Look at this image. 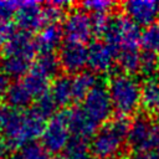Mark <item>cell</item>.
Masks as SVG:
<instances>
[{"label": "cell", "mask_w": 159, "mask_h": 159, "mask_svg": "<svg viewBox=\"0 0 159 159\" xmlns=\"http://www.w3.org/2000/svg\"><path fill=\"white\" fill-rule=\"evenodd\" d=\"M124 15L137 26L148 27L159 19V1L130 0L122 4Z\"/></svg>", "instance_id": "cell-9"}, {"label": "cell", "mask_w": 159, "mask_h": 159, "mask_svg": "<svg viewBox=\"0 0 159 159\" xmlns=\"http://www.w3.org/2000/svg\"><path fill=\"white\" fill-rule=\"evenodd\" d=\"M127 159H158V154L153 152H134Z\"/></svg>", "instance_id": "cell-36"}, {"label": "cell", "mask_w": 159, "mask_h": 159, "mask_svg": "<svg viewBox=\"0 0 159 159\" xmlns=\"http://www.w3.org/2000/svg\"><path fill=\"white\" fill-rule=\"evenodd\" d=\"M96 75L91 71H82L72 77V88L75 101H83V98L97 86Z\"/></svg>", "instance_id": "cell-20"}, {"label": "cell", "mask_w": 159, "mask_h": 159, "mask_svg": "<svg viewBox=\"0 0 159 159\" xmlns=\"http://www.w3.org/2000/svg\"><path fill=\"white\" fill-rule=\"evenodd\" d=\"M129 122L119 116L103 124L93 135L89 150L97 159H117L124 149L128 138Z\"/></svg>", "instance_id": "cell-1"}, {"label": "cell", "mask_w": 159, "mask_h": 159, "mask_svg": "<svg viewBox=\"0 0 159 159\" xmlns=\"http://www.w3.org/2000/svg\"><path fill=\"white\" fill-rule=\"evenodd\" d=\"M62 31L67 41L84 43L94 34L92 16H89L83 9L72 10L63 20Z\"/></svg>", "instance_id": "cell-8"}, {"label": "cell", "mask_w": 159, "mask_h": 159, "mask_svg": "<svg viewBox=\"0 0 159 159\" xmlns=\"http://www.w3.org/2000/svg\"><path fill=\"white\" fill-rule=\"evenodd\" d=\"M21 159H51L47 149L39 143H30L21 149Z\"/></svg>", "instance_id": "cell-28"}, {"label": "cell", "mask_w": 159, "mask_h": 159, "mask_svg": "<svg viewBox=\"0 0 159 159\" xmlns=\"http://www.w3.org/2000/svg\"><path fill=\"white\" fill-rule=\"evenodd\" d=\"M103 36L104 42L112 46L117 52L124 48H137L142 40L139 26L123 15H116L109 19Z\"/></svg>", "instance_id": "cell-4"}, {"label": "cell", "mask_w": 159, "mask_h": 159, "mask_svg": "<svg viewBox=\"0 0 159 159\" xmlns=\"http://www.w3.org/2000/svg\"><path fill=\"white\" fill-rule=\"evenodd\" d=\"M5 99L10 108H12L15 111H22L24 108L30 106L34 97L30 93V91L26 88L24 82L19 81V82L11 83V86L5 96Z\"/></svg>", "instance_id": "cell-18"}, {"label": "cell", "mask_w": 159, "mask_h": 159, "mask_svg": "<svg viewBox=\"0 0 159 159\" xmlns=\"http://www.w3.org/2000/svg\"><path fill=\"white\" fill-rule=\"evenodd\" d=\"M16 34L15 26L10 20L0 21V47L7 43V41Z\"/></svg>", "instance_id": "cell-32"}, {"label": "cell", "mask_w": 159, "mask_h": 159, "mask_svg": "<svg viewBox=\"0 0 159 159\" xmlns=\"http://www.w3.org/2000/svg\"><path fill=\"white\" fill-rule=\"evenodd\" d=\"M139 72L148 78H153L159 72V56L150 52L142 53Z\"/></svg>", "instance_id": "cell-27"}, {"label": "cell", "mask_w": 159, "mask_h": 159, "mask_svg": "<svg viewBox=\"0 0 159 159\" xmlns=\"http://www.w3.org/2000/svg\"><path fill=\"white\" fill-rule=\"evenodd\" d=\"M15 22L24 32L40 31L46 25L43 7L36 1H21L15 12Z\"/></svg>", "instance_id": "cell-11"}, {"label": "cell", "mask_w": 159, "mask_h": 159, "mask_svg": "<svg viewBox=\"0 0 159 159\" xmlns=\"http://www.w3.org/2000/svg\"><path fill=\"white\" fill-rule=\"evenodd\" d=\"M88 149H89V144L87 139L73 137L66 150H67V155H70L71 158H78L82 155H87Z\"/></svg>", "instance_id": "cell-30"}, {"label": "cell", "mask_w": 159, "mask_h": 159, "mask_svg": "<svg viewBox=\"0 0 159 159\" xmlns=\"http://www.w3.org/2000/svg\"><path fill=\"white\" fill-rule=\"evenodd\" d=\"M116 2L109 0H87L81 4L82 9L84 11H91L93 15L96 14H108L113 7Z\"/></svg>", "instance_id": "cell-29"}, {"label": "cell", "mask_w": 159, "mask_h": 159, "mask_svg": "<svg viewBox=\"0 0 159 159\" xmlns=\"http://www.w3.org/2000/svg\"><path fill=\"white\" fill-rule=\"evenodd\" d=\"M127 142L135 152L159 149V123L147 116L135 117L129 124Z\"/></svg>", "instance_id": "cell-5"}, {"label": "cell", "mask_w": 159, "mask_h": 159, "mask_svg": "<svg viewBox=\"0 0 159 159\" xmlns=\"http://www.w3.org/2000/svg\"><path fill=\"white\" fill-rule=\"evenodd\" d=\"M68 125L73 137L88 139L89 137L97 133V125L86 116L81 107H75L70 111H66Z\"/></svg>", "instance_id": "cell-14"}, {"label": "cell", "mask_w": 159, "mask_h": 159, "mask_svg": "<svg viewBox=\"0 0 159 159\" xmlns=\"http://www.w3.org/2000/svg\"><path fill=\"white\" fill-rule=\"evenodd\" d=\"M63 37L62 27L58 25H45L37 34L35 39L36 50L40 53H53V51L60 47Z\"/></svg>", "instance_id": "cell-15"}, {"label": "cell", "mask_w": 159, "mask_h": 159, "mask_svg": "<svg viewBox=\"0 0 159 159\" xmlns=\"http://www.w3.org/2000/svg\"><path fill=\"white\" fill-rule=\"evenodd\" d=\"M56 108H57V104H56L55 99L52 98L51 93L47 92V93L40 96V97L36 99V102H35L32 109H34L39 116H41L42 118L46 119V118H51V117L55 116Z\"/></svg>", "instance_id": "cell-26"}, {"label": "cell", "mask_w": 159, "mask_h": 159, "mask_svg": "<svg viewBox=\"0 0 159 159\" xmlns=\"http://www.w3.org/2000/svg\"><path fill=\"white\" fill-rule=\"evenodd\" d=\"M9 148H10V147H9L7 142H6V139L0 135V159H2V158L7 154Z\"/></svg>", "instance_id": "cell-37"}, {"label": "cell", "mask_w": 159, "mask_h": 159, "mask_svg": "<svg viewBox=\"0 0 159 159\" xmlns=\"http://www.w3.org/2000/svg\"><path fill=\"white\" fill-rule=\"evenodd\" d=\"M71 134L72 133L68 125L66 112L56 113L45 124L41 135V144L47 149L50 154H60L61 152L67 149L72 139Z\"/></svg>", "instance_id": "cell-6"}, {"label": "cell", "mask_w": 159, "mask_h": 159, "mask_svg": "<svg viewBox=\"0 0 159 159\" xmlns=\"http://www.w3.org/2000/svg\"><path fill=\"white\" fill-rule=\"evenodd\" d=\"M53 159H72L70 155H67V154H65V155H57L56 158H53Z\"/></svg>", "instance_id": "cell-38"}, {"label": "cell", "mask_w": 159, "mask_h": 159, "mask_svg": "<svg viewBox=\"0 0 159 159\" xmlns=\"http://www.w3.org/2000/svg\"><path fill=\"white\" fill-rule=\"evenodd\" d=\"M31 61L22 58V57H15V56H1L0 60V70L4 71L10 78H19L21 76H26L30 72Z\"/></svg>", "instance_id": "cell-19"}, {"label": "cell", "mask_w": 159, "mask_h": 159, "mask_svg": "<svg viewBox=\"0 0 159 159\" xmlns=\"http://www.w3.org/2000/svg\"><path fill=\"white\" fill-rule=\"evenodd\" d=\"M45 118L31 111H12L9 124L5 129V139L10 148L22 149L30 143L41 138L45 128Z\"/></svg>", "instance_id": "cell-2"}, {"label": "cell", "mask_w": 159, "mask_h": 159, "mask_svg": "<svg viewBox=\"0 0 159 159\" xmlns=\"http://www.w3.org/2000/svg\"><path fill=\"white\" fill-rule=\"evenodd\" d=\"M140 106L148 114H159V81L148 78L142 84Z\"/></svg>", "instance_id": "cell-16"}, {"label": "cell", "mask_w": 159, "mask_h": 159, "mask_svg": "<svg viewBox=\"0 0 159 159\" xmlns=\"http://www.w3.org/2000/svg\"><path fill=\"white\" fill-rule=\"evenodd\" d=\"M70 6L68 1H51L47 2L43 7V16H45V21L46 25H57V22L60 20H62L63 17V12L66 10V7Z\"/></svg>", "instance_id": "cell-25"}, {"label": "cell", "mask_w": 159, "mask_h": 159, "mask_svg": "<svg viewBox=\"0 0 159 159\" xmlns=\"http://www.w3.org/2000/svg\"><path fill=\"white\" fill-rule=\"evenodd\" d=\"M140 43L145 52L159 56V20L143 30Z\"/></svg>", "instance_id": "cell-24"}, {"label": "cell", "mask_w": 159, "mask_h": 159, "mask_svg": "<svg viewBox=\"0 0 159 159\" xmlns=\"http://www.w3.org/2000/svg\"><path fill=\"white\" fill-rule=\"evenodd\" d=\"M72 159H92L91 157H88V154L87 155H82V157H78V158H72Z\"/></svg>", "instance_id": "cell-39"}, {"label": "cell", "mask_w": 159, "mask_h": 159, "mask_svg": "<svg viewBox=\"0 0 159 159\" xmlns=\"http://www.w3.org/2000/svg\"><path fill=\"white\" fill-rule=\"evenodd\" d=\"M58 60L61 67L68 73H80L88 61V47L83 43L67 41L60 48Z\"/></svg>", "instance_id": "cell-12"}, {"label": "cell", "mask_w": 159, "mask_h": 159, "mask_svg": "<svg viewBox=\"0 0 159 159\" xmlns=\"http://www.w3.org/2000/svg\"><path fill=\"white\" fill-rule=\"evenodd\" d=\"M50 93L52 98L55 99L57 106L65 107L68 106L71 102L75 101L73 96V88H72V78L68 76H58L53 81Z\"/></svg>", "instance_id": "cell-17"}, {"label": "cell", "mask_w": 159, "mask_h": 159, "mask_svg": "<svg viewBox=\"0 0 159 159\" xmlns=\"http://www.w3.org/2000/svg\"><path fill=\"white\" fill-rule=\"evenodd\" d=\"M80 107L97 127L102 125L103 123L106 124L113 111L108 89L102 84H97L83 98Z\"/></svg>", "instance_id": "cell-7"}, {"label": "cell", "mask_w": 159, "mask_h": 159, "mask_svg": "<svg viewBox=\"0 0 159 159\" xmlns=\"http://www.w3.org/2000/svg\"><path fill=\"white\" fill-rule=\"evenodd\" d=\"M12 111L14 109L10 107H4V106L0 107V132H5L9 124V120L11 118Z\"/></svg>", "instance_id": "cell-34"}, {"label": "cell", "mask_w": 159, "mask_h": 159, "mask_svg": "<svg viewBox=\"0 0 159 159\" xmlns=\"http://www.w3.org/2000/svg\"><path fill=\"white\" fill-rule=\"evenodd\" d=\"M158 159H159V153H158Z\"/></svg>", "instance_id": "cell-41"}, {"label": "cell", "mask_w": 159, "mask_h": 159, "mask_svg": "<svg viewBox=\"0 0 159 159\" xmlns=\"http://www.w3.org/2000/svg\"><path fill=\"white\" fill-rule=\"evenodd\" d=\"M36 52L35 40L30 34L24 31H16V34L1 47V56H15L32 61Z\"/></svg>", "instance_id": "cell-13"}, {"label": "cell", "mask_w": 159, "mask_h": 159, "mask_svg": "<svg viewBox=\"0 0 159 159\" xmlns=\"http://www.w3.org/2000/svg\"><path fill=\"white\" fill-rule=\"evenodd\" d=\"M142 53L137 48H124L117 52V63L123 73L133 75L139 71Z\"/></svg>", "instance_id": "cell-22"}, {"label": "cell", "mask_w": 159, "mask_h": 159, "mask_svg": "<svg viewBox=\"0 0 159 159\" xmlns=\"http://www.w3.org/2000/svg\"><path fill=\"white\" fill-rule=\"evenodd\" d=\"M61 65H60V60L58 56H56L55 53H40L31 70L39 72L40 75H42L43 77L51 80L52 77H55L58 73Z\"/></svg>", "instance_id": "cell-21"}, {"label": "cell", "mask_w": 159, "mask_h": 159, "mask_svg": "<svg viewBox=\"0 0 159 159\" xmlns=\"http://www.w3.org/2000/svg\"><path fill=\"white\" fill-rule=\"evenodd\" d=\"M20 2L17 1H0V21L10 20L12 15H15Z\"/></svg>", "instance_id": "cell-33"}, {"label": "cell", "mask_w": 159, "mask_h": 159, "mask_svg": "<svg viewBox=\"0 0 159 159\" xmlns=\"http://www.w3.org/2000/svg\"><path fill=\"white\" fill-rule=\"evenodd\" d=\"M109 16L108 14H96L92 15V25H93V31L96 35H104L107 26L109 24Z\"/></svg>", "instance_id": "cell-31"}, {"label": "cell", "mask_w": 159, "mask_h": 159, "mask_svg": "<svg viewBox=\"0 0 159 159\" xmlns=\"http://www.w3.org/2000/svg\"><path fill=\"white\" fill-rule=\"evenodd\" d=\"M24 84L26 86V88L30 91V93L32 94V97L39 98L40 96L47 93L48 91V83L50 80L43 77L42 75H40L39 72L30 70V72L22 78Z\"/></svg>", "instance_id": "cell-23"}, {"label": "cell", "mask_w": 159, "mask_h": 159, "mask_svg": "<svg viewBox=\"0 0 159 159\" xmlns=\"http://www.w3.org/2000/svg\"><path fill=\"white\" fill-rule=\"evenodd\" d=\"M109 98L122 117L133 114L140 106L142 84L133 75L117 73L109 78L107 86Z\"/></svg>", "instance_id": "cell-3"}, {"label": "cell", "mask_w": 159, "mask_h": 159, "mask_svg": "<svg viewBox=\"0 0 159 159\" xmlns=\"http://www.w3.org/2000/svg\"><path fill=\"white\" fill-rule=\"evenodd\" d=\"M117 61V51L104 41H94L88 46V61L87 65L91 72L107 73L109 72Z\"/></svg>", "instance_id": "cell-10"}, {"label": "cell", "mask_w": 159, "mask_h": 159, "mask_svg": "<svg viewBox=\"0 0 159 159\" xmlns=\"http://www.w3.org/2000/svg\"><path fill=\"white\" fill-rule=\"evenodd\" d=\"M11 86V82H10V77L0 70V98L1 97H5L9 88Z\"/></svg>", "instance_id": "cell-35"}, {"label": "cell", "mask_w": 159, "mask_h": 159, "mask_svg": "<svg viewBox=\"0 0 159 159\" xmlns=\"http://www.w3.org/2000/svg\"><path fill=\"white\" fill-rule=\"evenodd\" d=\"M10 159H21V157L20 155H12Z\"/></svg>", "instance_id": "cell-40"}]
</instances>
